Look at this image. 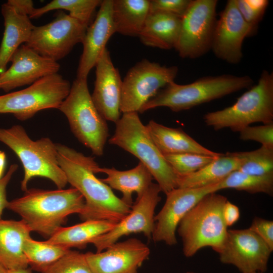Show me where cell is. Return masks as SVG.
I'll use <instances>...</instances> for the list:
<instances>
[{
	"label": "cell",
	"mask_w": 273,
	"mask_h": 273,
	"mask_svg": "<svg viewBox=\"0 0 273 273\" xmlns=\"http://www.w3.org/2000/svg\"><path fill=\"white\" fill-rule=\"evenodd\" d=\"M115 124L109 143L136 157L157 181L161 192L166 194L177 188L178 176L158 149L138 113H123Z\"/></svg>",
	"instance_id": "4"
},
{
	"label": "cell",
	"mask_w": 273,
	"mask_h": 273,
	"mask_svg": "<svg viewBox=\"0 0 273 273\" xmlns=\"http://www.w3.org/2000/svg\"><path fill=\"white\" fill-rule=\"evenodd\" d=\"M9 273H32V271L31 269L27 267L26 268L9 270Z\"/></svg>",
	"instance_id": "44"
},
{
	"label": "cell",
	"mask_w": 273,
	"mask_h": 273,
	"mask_svg": "<svg viewBox=\"0 0 273 273\" xmlns=\"http://www.w3.org/2000/svg\"><path fill=\"white\" fill-rule=\"evenodd\" d=\"M223 195L211 193L205 195L183 218L176 231L187 257L199 250L210 247L217 253L221 249L228 232L223 216L227 201Z\"/></svg>",
	"instance_id": "5"
},
{
	"label": "cell",
	"mask_w": 273,
	"mask_h": 273,
	"mask_svg": "<svg viewBox=\"0 0 273 273\" xmlns=\"http://www.w3.org/2000/svg\"><path fill=\"white\" fill-rule=\"evenodd\" d=\"M253 79L248 75L222 74L200 78L186 84L171 82L148 101L139 112L160 107L179 112L221 98L240 90L249 88Z\"/></svg>",
	"instance_id": "3"
},
{
	"label": "cell",
	"mask_w": 273,
	"mask_h": 273,
	"mask_svg": "<svg viewBox=\"0 0 273 273\" xmlns=\"http://www.w3.org/2000/svg\"><path fill=\"white\" fill-rule=\"evenodd\" d=\"M192 0H151L150 12H163L181 18Z\"/></svg>",
	"instance_id": "36"
},
{
	"label": "cell",
	"mask_w": 273,
	"mask_h": 273,
	"mask_svg": "<svg viewBox=\"0 0 273 273\" xmlns=\"http://www.w3.org/2000/svg\"><path fill=\"white\" fill-rule=\"evenodd\" d=\"M236 4L243 18L255 34L257 31L259 23L262 19L264 12L252 8L247 4L246 0H236Z\"/></svg>",
	"instance_id": "38"
},
{
	"label": "cell",
	"mask_w": 273,
	"mask_h": 273,
	"mask_svg": "<svg viewBox=\"0 0 273 273\" xmlns=\"http://www.w3.org/2000/svg\"><path fill=\"white\" fill-rule=\"evenodd\" d=\"M146 127L163 155L189 153L218 157L221 154L203 146L180 128L169 127L153 120Z\"/></svg>",
	"instance_id": "23"
},
{
	"label": "cell",
	"mask_w": 273,
	"mask_h": 273,
	"mask_svg": "<svg viewBox=\"0 0 273 273\" xmlns=\"http://www.w3.org/2000/svg\"><path fill=\"white\" fill-rule=\"evenodd\" d=\"M71 85L58 73L46 76L25 88L0 96V113H11L25 121L42 110L58 109Z\"/></svg>",
	"instance_id": "9"
},
{
	"label": "cell",
	"mask_w": 273,
	"mask_h": 273,
	"mask_svg": "<svg viewBox=\"0 0 273 273\" xmlns=\"http://www.w3.org/2000/svg\"><path fill=\"white\" fill-rule=\"evenodd\" d=\"M87 27L62 11L49 23L34 26L26 46L38 55L57 62L82 43Z\"/></svg>",
	"instance_id": "12"
},
{
	"label": "cell",
	"mask_w": 273,
	"mask_h": 273,
	"mask_svg": "<svg viewBox=\"0 0 273 273\" xmlns=\"http://www.w3.org/2000/svg\"><path fill=\"white\" fill-rule=\"evenodd\" d=\"M164 156L178 177L197 171L218 157L189 153Z\"/></svg>",
	"instance_id": "33"
},
{
	"label": "cell",
	"mask_w": 273,
	"mask_h": 273,
	"mask_svg": "<svg viewBox=\"0 0 273 273\" xmlns=\"http://www.w3.org/2000/svg\"><path fill=\"white\" fill-rule=\"evenodd\" d=\"M6 164V155L5 152L0 151V179L3 176Z\"/></svg>",
	"instance_id": "43"
},
{
	"label": "cell",
	"mask_w": 273,
	"mask_h": 273,
	"mask_svg": "<svg viewBox=\"0 0 273 273\" xmlns=\"http://www.w3.org/2000/svg\"><path fill=\"white\" fill-rule=\"evenodd\" d=\"M181 18L166 13L150 12L139 37L144 45L163 50L174 48Z\"/></svg>",
	"instance_id": "25"
},
{
	"label": "cell",
	"mask_w": 273,
	"mask_h": 273,
	"mask_svg": "<svg viewBox=\"0 0 273 273\" xmlns=\"http://www.w3.org/2000/svg\"><path fill=\"white\" fill-rule=\"evenodd\" d=\"M242 141H253L261 146L273 148V123L261 125L248 126L239 131Z\"/></svg>",
	"instance_id": "35"
},
{
	"label": "cell",
	"mask_w": 273,
	"mask_h": 273,
	"mask_svg": "<svg viewBox=\"0 0 273 273\" xmlns=\"http://www.w3.org/2000/svg\"><path fill=\"white\" fill-rule=\"evenodd\" d=\"M203 120L216 130L229 128L235 132L255 122L273 123V72L262 71L257 83L233 105L208 112Z\"/></svg>",
	"instance_id": "7"
},
{
	"label": "cell",
	"mask_w": 273,
	"mask_h": 273,
	"mask_svg": "<svg viewBox=\"0 0 273 273\" xmlns=\"http://www.w3.org/2000/svg\"><path fill=\"white\" fill-rule=\"evenodd\" d=\"M161 190L157 184L152 183L143 195L136 200L130 211L107 233L94 240L97 252L103 251L122 237L133 233H143L152 238L155 225V210L161 200Z\"/></svg>",
	"instance_id": "15"
},
{
	"label": "cell",
	"mask_w": 273,
	"mask_h": 273,
	"mask_svg": "<svg viewBox=\"0 0 273 273\" xmlns=\"http://www.w3.org/2000/svg\"><path fill=\"white\" fill-rule=\"evenodd\" d=\"M249 273H261V272H258L257 271H253V272H249Z\"/></svg>",
	"instance_id": "47"
},
{
	"label": "cell",
	"mask_w": 273,
	"mask_h": 273,
	"mask_svg": "<svg viewBox=\"0 0 273 273\" xmlns=\"http://www.w3.org/2000/svg\"><path fill=\"white\" fill-rule=\"evenodd\" d=\"M113 0L102 1L94 21L86 29L82 41L83 50L77 70V78L87 79L91 69L115 33L112 19Z\"/></svg>",
	"instance_id": "20"
},
{
	"label": "cell",
	"mask_w": 273,
	"mask_h": 273,
	"mask_svg": "<svg viewBox=\"0 0 273 273\" xmlns=\"http://www.w3.org/2000/svg\"><path fill=\"white\" fill-rule=\"evenodd\" d=\"M0 273H9V270L0 264Z\"/></svg>",
	"instance_id": "45"
},
{
	"label": "cell",
	"mask_w": 273,
	"mask_h": 273,
	"mask_svg": "<svg viewBox=\"0 0 273 273\" xmlns=\"http://www.w3.org/2000/svg\"><path fill=\"white\" fill-rule=\"evenodd\" d=\"M186 273H197V272H194V271H188Z\"/></svg>",
	"instance_id": "46"
},
{
	"label": "cell",
	"mask_w": 273,
	"mask_h": 273,
	"mask_svg": "<svg viewBox=\"0 0 273 273\" xmlns=\"http://www.w3.org/2000/svg\"><path fill=\"white\" fill-rule=\"evenodd\" d=\"M0 142L16 154L23 165L22 191L27 190L29 180L38 176L49 179L58 189L65 187L68 182L58 163L56 144L49 138L34 141L23 126L14 125L7 128H0Z\"/></svg>",
	"instance_id": "6"
},
{
	"label": "cell",
	"mask_w": 273,
	"mask_h": 273,
	"mask_svg": "<svg viewBox=\"0 0 273 273\" xmlns=\"http://www.w3.org/2000/svg\"><path fill=\"white\" fill-rule=\"evenodd\" d=\"M254 34L241 14L236 0H229L216 21L211 50L218 59L238 64L243 57L245 38Z\"/></svg>",
	"instance_id": "16"
},
{
	"label": "cell",
	"mask_w": 273,
	"mask_h": 273,
	"mask_svg": "<svg viewBox=\"0 0 273 273\" xmlns=\"http://www.w3.org/2000/svg\"><path fill=\"white\" fill-rule=\"evenodd\" d=\"M240 215L238 207L227 200L223 208V216L226 226H230L236 222Z\"/></svg>",
	"instance_id": "40"
},
{
	"label": "cell",
	"mask_w": 273,
	"mask_h": 273,
	"mask_svg": "<svg viewBox=\"0 0 273 273\" xmlns=\"http://www.w3.org/2000/svg\"><path fill=\"white\" fill-rule=\"evenodd\" d=\"M41 273H93L84 254L70 250Z\"/></svg>",
	"instance_id": "34"
},
{
	"label": "cell",
	"mask_w": 273,
	"mask_h": 273,
	"mask_svg": "<svg viewBox=\"0 0 273 273\" xmlns=\"http://www.w3.org/2000/svg\"><path fill=\"white\" fill-rule=\"evenodd\" d=\"M95 67L96 80L92 100L102 116L115 123L120 118L122 80L107 48Z\"/></svg>",
	"instance_id": "18"
},
{
	"label": "cell",
	"mask_w": 273,
	"mask_h": 273,
	"mask_svg": "<svg viewBox=\"0 0 273 273\" xmlns=\"http://www.w3.org/2000/svg\"><path fill=\"white\" fill-rule=\"evenodd\" d=\"M85 201L74 188L46 190L27 189L22 197L9 201L7 208L20 216L31 232L49 238L72 214H80Z\"/></svg>",
	"instance_id": "2"
},
{
	"label": "cell",
	"mask_w": 273,
	"mask_h": 273,
	"mask_svg": "<svg viewBox=\"0 0 273 273\" xmlns=\"http://www.w3.org/2000/svg\"><path fill=\"white\" fill-rule=\"evenodd\" d=\"M18 167V166L17 164H12L10 166L6 174L0 179V219H2L4 209L7 208L9 202L7 199V186Z\"/></svg>",
	"instance_id": "39"
},
{
	"label": "cell",
	"mask_w": 273,
	"mask_h": 273,
	"mask_svg": "<svg viewBox=\"0 0 273 273\" xmlns=\"http://www.w3.org/2000/svg\"><path fill=\"white\" fill-rule=\"evenodd\" d=\"M58 109L67 118L77 139L95 155L102 156L109 128L93 103L87 79L76 78L73 81L69 94Z\"/></svg>",
	"instance_id": "8"
},
{
	"label": "cell",
	"mask_w": 273,
	"mask_h": 273,
	"mask_svg": "<svg viewBox=\"0 0 273 273\" xmlns=\"http://www.w3.org/2000/svg\"><path fill=\"white\" fill-rule=\"evenodd\" d=\"M10 61V67L0 75V89L6 92L57 73L60 68L57 62L38 55L24 44L15 51Z\"/></svg>",
	"instance_id": "19"
},
{
	"label": "cell",
	"mask_w": 273,
	"mask_h": 273,
	"mask_svg": "<svg viewBox=\"0 0 273 273\" xmlns=\"http://www.w3.org/2000/svg\"><path fill=\"white\" fill-rule=\"evenodd\" d=\"M259 236L273 251V221L255 217L249 228Z\"/></svg>",
	"instance_id": "37"
},
{
	"label": "cell",
	"mask_w": 273,
	"mask_h": 273,
	"mask_svg": "<svg viewBox=\"0 0 273 273\" xmlns=\"http://www.w3.org/2000/svg\"><path fill=\"white\" fill-rule=\"evenodd\" d=\"M31 230L22 220L0 219V264L8 270L27 268L23 244Z\"/></svg>",
	"instance_id": "21"
},
{
	"label": "cell",
	"mask_w": 273,
	"mask_h": 273,
	"mask_svg": "<svg viewBox=\"0 0 273 273\" xmlns=\"http://www.w3.org/2000/svg\"><path fill=\"white\" fill-rule=\"evenodd\" d=\"M70 250V248L52 244L47 241L35 240L31 237L25 240L23 247L28 265L41 273Z\"/></svg>",
	"instance_id": "29"
},
{
	"label": "cell",
	"mask_w": 273,
	"mask_h": 273,
	"mask_svg": "<svg viewBox=\"0 0 273 273\" xmlns=\"http://www.w3.org/2000/svg\"><path fill=\"white\" fill-rule=\"evenodd\" d=\"M247 4L252 8L265 12L269 2L267 0H246Z\"/></svg>",
	"instance_id": "42"
},
{
	"label": "cell",
	"mask_w": 273,
	"mask_h": 273,
	"mask_svg": "<svg viewBox=\"0 0 273 273\" xmlns=\"http://www.w3.org/2000/svg\"><path fill=\"white\" fill-rule=\"evenodd\" d=\"M272 251L259 236L248 228L228 230L218 254L221 263L232 264L242 273H263L267 269Z\"/></svg>",
	"instance_id": "13"
},
{
	"label": "cell",
	"mask_w": 273,
	"mask_h": 273,
	"mask_svg": "<svg viewBox=\"0 0 273 273\" xmlns=\"http://www.w3.org/2000/svg\"><path fill=\"white\" fill-rule=\"evenodd\" d=\"M232 153L239 161L238 170L255 175L273 173V148L261 146L251 151Z\"/></svg>",
	"instance_id": "32"
},
{
	"label": "cell",
	"mask_w": 273,
	"mask_h": 273,
	"mask_svg": "<svg viewBox=\"0 0 273 273\" xmlns=\"http://www.w3.org/2000/svg\"><path fill=\"white\" fill-rule=\"evenodd\" d=\"M116 223L90 220L68 227H61L47 241L68 248H84L88 243L110 231Z\"/></svg>",
	"instance_id": "28"
},
{
	"label": "cell",
	"mask_w": 273,
	"mask_h": 273,
	"mask_svg": "<svg viewBox=\"0 0 273 273\" xmlns=\"http://www.w3.org/2000/svg\"><path fill=\"white\" fill-rule=\"evenodd\" d=\"M1 12L5 29L0 46V75L15 51L28 41L35 26L29 16L19 14L7 3L2 5Z\"/></svg>",
	"instance_id": "22"
},
{
	"label": "cell",
	"mask_w": 273,
	"mask_h": 273,
	"mask_svg": "<svg viewBox=\"0 0 273 273\" xmlns=\"http://www.w3.org/2000/svg\"><path fill=\"white\" fill-rule=\"evenodd\" d=\"M150 13V1L113 0L112 19L115 32L139 36Z\"/></svg>",
	"instance_id": "26"
},
{
	"label": "cell",
	"mask_w": 273,
	"mask_h": 273,
	"mask_svg": "<svg viewBox=\"0 0 273 273\" xmlns=\"http://www.w3.org/2000/svg\"><path fill=\"white\" fill-rule=\"evenodd\" d=\"M100 252L84 254L93 273H138L150 250L136 238L116 242Z\"/></svg>",
	"instance_id": "17"
},
{
	"label": "cell",
	"mask_w": 273,
	"mask_h": 273,
	"mask_svg": "<svg viewBox=\"0 0 273 273\" xmlns=\"http://www.w3.org/2000/svg\"><path fill=\"white\" fill-rule=\"evenodd\" d=\"M101 0H53L44 6L35 8L30 19L38 18L49 11L55 10H66L69 15L86 26L90 24L96 8L100 6Z\"/></svg>",
	"instance_id": "30"
},
{
	"label": "cell",
	"mask_w": 273,
	"mask_h": 273,
	"mask_svg": "<svg viewBox=\"0 0 273 273\" xmlns=\"http://www.w3.org/2000/svg\"><path fill=\"white\" fill-rule=\"evenodd\" d=\"M218 191L219 183L198 188H177L167 193L163 206L155 215L154 242L176 244V232L183 218L205 195Z\"/></svg>",
	"instance_id": "14"
},
{
	"label": "cell",
	"mask_w": 273,
	"mask_h": 273,
	"mask_svg": "<svg viewBox=\"0 0 273 273\" xmlns=\"http://www.w3.org/2000/svg\"><path fill=\"white\" fill-rule=\"evenodd\" d=\"M178 72L176 66H163L147 59L136 63L122 80L120 112H139L161 88L174 81Z\"/></svg>",
	"instance_id": "10"
},
{
	"label": "cell",
	"mask_w": 273,
	"mask_h": 273,
	"mask_svg": "<svg viewBox=\"0 0 273 273\" xmlns=\"http://www.w3.org/2000/svg\"><path fill=\"white\" fill-rule=\"evenodd\" d=\"M98 173H104L107 175L105 178L101 179L102 181L111 189L120 191L122 194V200L126 204L132 206V195L137 194L139 199L152 184L153 178L148 169L141 162L135 167L124 171H120L112 168L99 167Z\"/></svg>",
	"instance_id": "24"
},
{
	"label": "cell",
	"mask_w": 273,
	"mask_h": 273,
	"mask_svg": "<svg viewBox=\"0 0 273 273\" xmlns=\"http://www.w3.org/2000/svg\"><path fill=\"white\" fill-rule=\"evenodd\" d=\"M219 189H233L251 194L261 193L272 196L273 173L255 175L236 170L219 183Z\"/></svg>",
	"instance_id": "31"
},
{
	"label": "cell",
	"mask_w": 273,
	"mask_h": 273,
	"mask_svg": "<svg viewBox=\"0 0 273 273\" xmlns=\"http://www.w3.org/2000/svg\"><path fill=\"white\" fill-rule=\"evenodd\" d=\"M217 0H192L181 17L174 47L182 58L196 59L211 49L216 23Z\"/></svg>",
	"instance_id": "11"
},
{
	"label": "cell",
	"mask_w": 273,
	"mask_h": 273,
	"mask_svg": "<svg viewBox=\"0 0 273 273\" xmlns=\"http://www.w3.org/2000/svg\"><path fill=\"white\" fill-rule=\"evenodd\" d=\"M239 166V161L232 152L221 154L197 171L178 177L177 188H198L218 184Z\"/></svg>",
	"instance_id": "27"
},
{
	"label": "cell",
	"mask_w": 273,
	"mask_h": 273,
	"mask_svg": "<svg viewBox=\"0 0 273 273\" xmlns=\"http://www.w3.org/2000/svg\"><path fill=\"white\" fill-rule=\"evenodd\" d=\"M7 3L19 14L29 17L35 9L33 2L31 0H9Z\"/></svg>",
	"instance_id": "41"
},
{
	"label": "cell",
	"mask_w": 273,
	"mask_h": 273,
	"mask_svg": "<svg viewBox=\"0 0 273 273\" xmlns=\"http://www.w3.org/2000/svg\"><path fill=\"white\" fill-rule=\"evenodd\" d=\"M56 147L58 163L68 183L84 198V208L79 214L82 220L117 223L129 213L131 206L116 196L109 186L96 176L99 166L94 157L64 144L57 143Z\"/></svg>",
	"instance_id": "1"
}]
</instances>
